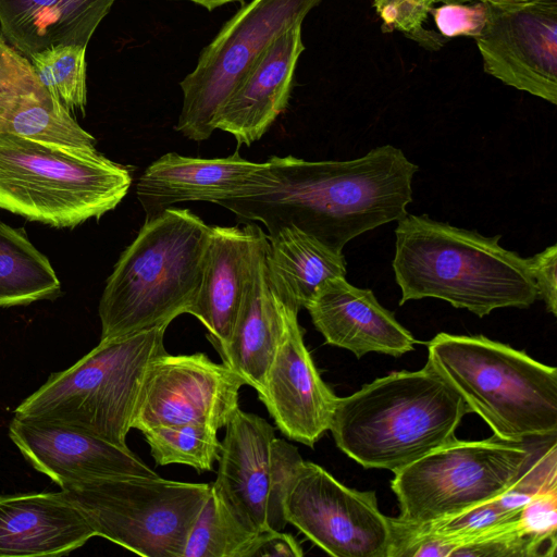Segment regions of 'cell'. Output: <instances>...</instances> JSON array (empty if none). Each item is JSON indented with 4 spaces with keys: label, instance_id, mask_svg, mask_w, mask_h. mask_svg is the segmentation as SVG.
Returning <instances> with one entry per match:
<instances>
[{
    "label": "cell",
    "instance_id": "6da1fadb",
    "mask_svg": "<svg viewBox=\"0 0 557 557\" xmlns=\"http://www.w3.org/2000/svg\"><path fill=\"white\" fill-rule=\"evenodd\" d=\"M417 171L392 145L344 161L273 156L240 188L214 203L242 222L263 223L268 235L294 226L342 252L360 234L408 213Z\"/></svg>",
    "mask_w": 557,
    "mask_h": 557
},
{
    "label": "cell",
    "instance_id": "7a4b0ae2",
    "mask_svg": "<svg viewBox=\"0 0 557 557\" xmlns=\"http://www.w3.org/2000/svg\"><path fill=\"white\" fill-rule=\"evenodd\" d=\"M393 270L399 305L437 298L480 318L507 307L528 308L537 294L527 259L486 237L426 215L397 221Z\"/></svg>",
    "mask_w": 557,
    "mask_h": 557
},
{
    "label": "cell",
    "instance_id": "3957f363",
    "mask_svg": "<svg viewBox=\"0 0 557 557\" xmlns=\"http://www.w3.org/2000/svg\"><path fill=\"white\" fill-rule=\"evenodd\" d=\"M469 412L460 394L426 362L338 397L329 430L362 467L395 473L455 438Z\"/></svg>",
    "mask_w": 557,
    "mask_h": 557
},
{
    "label": "cell",
    "instance_id": "277c9868",
    "mask_svg": "<svg viewBox=\"0 0 557 557\" xmlns=\"http://www.w3.org/2000/svg\"><path fill=\"white\" fill-rule=\"evenodd\" d=\"M211 226L188 209L145 219L107 280L98 313L100 339L170 324L197 296Z\"/></svg>",
    "mask_w": 557,
    "mask_h": 557
},
{
    "label": "cell",
    "instance_id": "5b68a950",
    "mask_svg": "<svg viewBox=\"0 0 557 557\" xmlns=\"http://www.w3.org/2000/svg\"><path fill=\"white\" fill-rule=\"evenodd\" d=\"M428 363L478 413L494 436L512 443L555 437L557 370L483 335L438 333Z\"/></svg>",
    "mask_w": 557,
    "mask_h": 557
},
{
    "label": "cell",
    "instance_id": "8992f818",
    "mask_svg": "<svg viewBox=\"0 0 557 557\" xmlns=\"http://www.w3.org/2000/svg\"><path fill=\"white\" fill-rule=\"evenodd\" d=\"M168 326L100 339L70 368L52 373L15 408L14 416L63 424L127 446L146 370L165 352Z\"/></svg>",
    "mask_w": 557,
    "mask_h": 557
},
{
    "label": "cell",
    "instance_id": "52a82bcc",
    "mask_svg": "<svg viewBox=\"0 0 557 557\" xmlns=\"http://www.w3.org/2000/svg\"><path fill=\"white\" fill-rule=\"evenodd\" d=\"M129 171L103 154L0 134V208L29 221L73 227L113 210Z\"/></svg>",
    "mask_w": 557,
    "mask_h": 557
},
{
    "label": "cell",
    "instance_id": "ba28073f",
    "mask_svg": "<svg viewBox=\"0 0 557 557\" xmlns=\"http://www.w3.org/2000/svg\"><path fill=\"white\" fill-rule=\"evenodd\" d=\"M211 483L121 475L61 490L82 510L96 536L145 557H183Z\"/></svg>",
    "mask_w": 557,
    "mask_h": 557
},
{
    "label": "cell",
    "instance_id": "9c48e42d",
    "mask_svg": "<svg viewBox=\"0 0 557 557\" xmlns=\"http://www.w3.org/2000/svg\"><path fill=\"white\" fill-rule=\"evenodd\" d=\"M535 453L492 436L453 438L395 472L391 487L404 523L422 525L499 497Z\"/></svg>",
    "mask_w": 557,
    "mask_h": 557
},
{
    "label": "cell",
    "instance_id": "30bf717a",
    "mask_svg": "<svg viewBox=\"0 0 557 557\" xmlns=\"http://www.w3.org/2000/svg\"><path fill=\"white\" fill-rule=\"evenodd\" d=\"M320 0H251L207 45L180 86L183 106L175 129L195 141L208 139L219 110L267 47L302 24Z\"/></svg>",
    "mask_w": 557,
    "mask_h": 557
},
{
    "label": "cell",
    "instance_id": "8fae6325",
    "mask_svg": "<svg viewBox=\"0 0 557 557\" xmlns=\"http://www.w3.org/2000/svg\"><path fill=\"white\" fill-rule=\"evenodd\" d=\"M302 460L298 448L277 437L265 419L238 408L225 426L211 486L255 532L282 531L287 524L286 492Z\"/></svg>",
    "mask_w": 557,
    "mask_h": 557
},
{
    "label": "cell",
    "instance_id": "7c38bea8",
    "mask_svg": "<svg viewBox=\"0 0 557 557\" xmlns=\"http://www.w3.org/2000/svg\"><path fill=\"white\" fill-rule=\"evenodd\" d=\"M287 523L334 557H388L391 518L373 491L338 482L321 466L302 460L284 499Z\"/></svg>",
    "mask_w": 557,
    "mask_h": 557
},
{
    "label": "cell",
    "instance_id": "4fadbf2b",
    "mask_svg": "<svg viewBox=\"0 0 557 557\" xmlns=\"http://www.w3.org/2000/svg\"><path fill=\"white\" fill-rule=\"evenodd\" d=\"M244 381L206 354L170 355L148 366L132 420V429L199 424L218 431L239 408Z\"/></svg>",
    "mask_w": 557,
    "mask_h": 557
},
{
    "label": "cell",
    "instance_id": "5bb4252c",
    "mask_svg": "<svg viewBox=\"0 0 557 557\" xmlns=\"http://www.w3.org/2000/svg\"><path fill=\"white\" fill-rule=\"evenodd\" d=\"M485 5L474 37L484 72L557 104V0Z\"/></svg>",
    "mask_w": 557,
    "mask_h": 557
},
{
    "label": "cell",
    "instance_id": "9a60e30c",
    "mask_svg": "<svg viewBox=\"0 0 557 557\" xmlns=\"http://www.w3.org/2000/svg\"><path fill=\"white\" fill-rule=\"evenodd\" d=\"M298 311L283 300V333L257 393L283 435L313 447L330 429L338 397L305 345Z\"/></svg>",
    "mask_w": 557,
    "mask_h": 557
},
{
    "label": "cell",
    "instance_id": "2e32d148",
    "mask_svg": "<svg viewBox=\"0 0 557 557\" xmlns=\"http://www.w3.org/2000/svg\"><path fill=\"white\" fill-rule=\"evenodd\" d=\"M9 436L26 461L60 487L111 476L158 475L127 446L63 424L14 416Z\"/></svg>",
    "mask_w": 557,
    "mask_h": 557
},
{
    "label": "cell",
    "instance_id": "e0dca14e",
    "mask_svg": "<svg viewBox=\"0 0 557 557\" xmlns=\"http://www.w3.org/2000/svg\"><path fill=\"white\" fill-rule=\"evenodd\" d=\"M268 247L267 234L255 223L211 226L201 283L188 313L202 323L218 352L228 343L246 284Z\"/></svg>",
    "mask_w": 557,
    "mask_h": 557
},
{
    "label": "cell",
    "instance_id": "ac0fdd59",
    "mask_svg": "<svg viewBox=\"0 0 557 557\" xmlns=\"http://www.w3.org/2000/svg\"><path fill=\"white\" fill-rule=\"evenodd\" d=\"M325 343L351 351L400 357L413 349L416 339L384 308L369 288H359L346 277L325 281L306 306Z\"/></svg>",
    "mask_w": 557,
    "mask_h": 557
},
{
    "label": "cell",
    "instance_id": "d6986e66",
    "mask_svg": "<svg viewBox=\"0 0 557 557\" xmlns=\"http://www.w3.org/2000/svg\"><path fill=\"white\" fill-rule=\"evenodd\" d=\"M304 50L301 24L278 35L227 97L214 128L231 134L239 146L259 140L288 104Z\"/></svg>",
    "mask_w": 557,
    "mask_h": 557
},
{
    "label": "cell",
    "instance_id": "ffe728a7",
    "mask_svg": "<svg viewBox=\"0 0 557 557\" xmlns=\"http://www.w3.org/2000/svg\"><path fill=\"white\" fill-rule=\"evenodd\" d=\"M0 134L95 151L96 139L41 84L30 61L0 36Z\"/></svg>",
    "mask_w": 557,
    "mask_h": 557
},
{
    "label": "cell",
    "instance_id": "44dd1931",
    "mask_svg": "<svg viewBox=\"0 0 557 557\" xmlns=\"http://www.w3.org/2000/svg\"><path fill=\"white\" fill-rule=\"evenodd\" d=\"M96 533L61 490L0 496V557L62 556Z\"/></svg>",
    "mask_w": 557,
    "mask_h": 557
},
{
    "label": "cell",
    "instance_id": "7402d4cb",
    "mask_svg": "<svg viewBox=\"0 0 557 557\" xmlns=\"http://www.w3.org/2000/svg\"><path fill=\"white\" fill-rule=\"evenodd\" d=\"M258 166L238 152L214 159L168 152L145 170L136 194L149 219L184 201L214 203L240 188Z\"/></svg>",
    "mask_w": 557,
    "mask_h": 557
},
{
    "label": "cell",
    "instance_id": "603a6c76",
    "mask_svg": "<svg viewBox=\"0 0 557 557\" xmlns=\"http://www.w3.org/2000/svg\"><path fill=\"white\" fill-rule=\"evenodd\" d=\"M115 0H0L1 37L27 59L66 45L87 47Z\"/></svg>",
    "mask_w": 557,
    "mask_h": 557
},
{
    "label": "cell",
    "instance_id": "cb8c5ba5",
    "mask_svg": "<svg viewBox=\"0 0 557 557\" xmlns=\"http://www.w3.org/2000/svg\"><path fill=\"white\" fill-rule=\"evenodd\" d=\"M265 253L255 264L232 335L219 351L222 363L257 392L262 387L284 329L283 300L270 281Z\"/></svg>",
    "mask_w": 557,
    "mask_h": 557
},
{
    "label": "cell",
    "instance_id": "d4e9b609",
    "mask_svg": "<svg viewBox=\"0 0 557 557\" xmlns=\"http://www.w3.org/2000/svg\"><path fill=\"white\" fill-rule=\"evenodd\" d=\"M265 267L282 300L306 308L318 288L333 277H346L343 252L336 251L309 234L283 226L268 235Z\"/></svg>",
    "mask_w": 557,
    "mask_h": 557
},
{
    "label": "cell",
    "instance_id": "484cf974",
    "mask_svg": "<svg viewBox=\"0 0 557 557\" xmlns=\"http://www.w3.org/2000/svg\"><path fill=\"white\" fill-rule=\"evenodd\" d=\"M60 289L47 257L22 231L0 221V307L53 298Z\"/></svg>",
    "mask_w": 557,
    "mask_h": 557
},
{
    "label": "cell",
    "instance_id": "4316f807",
    "mask_svg": "<svg viewBox=\"0 0 557 557\" xmlns=\"http://www.w3.org/2000/svg\"><path fill=\"white\" fill-rule=\"evenodd\" d=\"M262 535L243 523L210 486L183 557H255Z\"/></svg>",
    "mask_w": 557,
    "mask_h": 557
},
{
    "label": "cell",
    "instance_id": "83f0119b",
    "mask_svg": "<svg viewBox=\"0 0 557 557\" xmlns=\"http://www.w3.org/2000/svg\"><path fill=\"white\" fill-rule=\"evenodd\" d=\"M156 465H186L211 471L220 458L218 431L199 424L158 425L141 431Z\"/></svg>",
    "mask_w": 557,
    "mask_h": 557
},
{
    "label": "cell",
    "instance_id": "f1b7e54d",
    "mask_svg": "<svg viewBox=\"0 0 557 557\" xmlns=\"http://www.w3.org/2000/svg\"><path fill=\"white\" fill-rule=\"evenodd\" d=\"M86 48L58 46L28 58L41 84L70 112L85 114L87 103Z\"/></svg>",
    "mask_w": 557,
    "mask_h": 557
},
{
    "label": "cell",
    "instance_id": "f546056e",
    "mask_svg": "<svg viewBox=\"0 0 557 557\" xmlns=\"http://www.w3.org/2000/svg\"><path fill=\"white\" fill-rule=\"evenodd\" d=\"M520 510L505 508L497 497L422 525L399 521L416 532L436 535L441 557H448L462 544L518 520Z\"/></svg>",
    "mask_w": 557,
    "mask_h": 557
},
{
    "label": "cell",
    "instance_id": "4dcf8cb0",
    "mask_svg": "<svg viewBox=\"0 0 557 557\" xmlns=\"http://www.w3.org/2000/svg\"><path fill=\"white\" fill-rule=\"evenodd\" d=\"M556 443L535 454L520 476L499 497L507 509H521L537 493L557 485Z\"/></svg>",
    "mask_w": 557,
    "mask_h": 557
},
{
    "label": "cell",
    "instance_id": "1f68e13d",
    "mask_svg": "<svg viewBox=\"0 0 557 557\" xmlns=\"http://www.w3.org/2000/svg\"><path fill=\"white\" fill-rule=\"evenodd\" d=\"M519 524L524 534L556 545L557 485L537 493L521 508Z\"/></svg>",
    "mask_w": 557,
    "mask_h": 557
},
{
    "label": "cell",
    "instance_id": "d6a6232c",
    "mask_svg": "<svg viewBox=\"0 0 557 557\" xmlns=\"http://www.w3.org/2000/svg\"><path fill=\"white\" fill-rule=\"evenodd\" d=\"M430 14L441 34L445 37L470 36L475 37L482 29L486 17L485 3L475 2L448 3L438 8H431Z\"/></svg>",
    "mask_w": 557,
    "mask_h": 557
},
{
    "label": "cell",
    "instance_id": "836d02e7",
    "mask_svg": "<svg viewBox=\"0 0 557 557\" xmlns=\"http://www.w3.org/2000/svg\"><path fill=\"white\" fill-rule=\"evenodd\" d=\"M525 259L537 298L545 302L547 311L557 315V246L546 247Z\"/></svg>",
    "mask_w": 557,
    "mask_h": 557
},
{
    "label": "cell",
    "instance_id": "e575fe53",
    "mask_svg": "<svg viewBox=\"0 0 557 557\" xmlns=\"http://www.w3.org/2000/svg\"><path fill=\"white\" fill-rule=\"evenodd\" d=\"M304 550L297 540L283 531L264 532L255 557H300Z\"/></svg>",
    "mask_w": 557,
    "mask_h": 557
},
{
    "label": "cell",
    "instance_id": "d590c367",
    "mask_svg": "<svg viewBox=\"0 0 557 557\" xmlns=\"http://www.w3.org/2000/svg\"><path fill=\"white\" fill-rule=\"evenodd\" d=\"M529 0H432L433 5L436 3L448 4V3H469V2H481V3H513L523 2Z\"/></svg>",
    "mask_w": 557,
    "mask_h": 557
},
{
    "label": "cell",
    "instance_id": "8d00e7d4",
    "mask_svg": "<svg viewBox=\"0 0 557 557\" xmlns=\"http://www.w3.org/2000/svg\"><path fill=\"white\" fill-rule=\"evenodd\" d=\"M187 1H190L198 5H201L205 9H207L208 11H212L219 7L224 5V4L232 3V2H238V1H243V0H187Z\"/></svg>",
    "mask_w": 557,
    "mask_h": 557
},
{
    "label": "cell",
    "instance_id": "74e56055",
    "mask_svg": "<svg viewBox=\"0 0 557 557\" xmlns=\"http://www.w3.org/2000/svg\"><path fill=\"white\" fill-rule=\"evenodd\" d=\"M414 5L420 8L421 10L429 12L433 7L432 0H410Z\"/></svg>",
    "mask_w": 557,
    "mask_h": 557
}]
</instances>
